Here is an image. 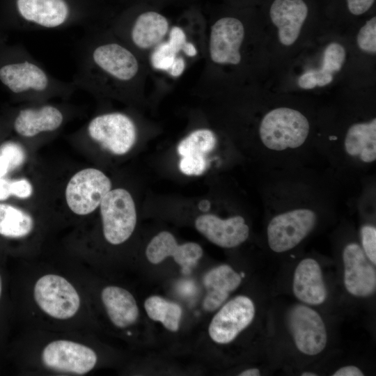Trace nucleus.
Segmentation results:
<instances>
[{
  "label": "nucleus",
  "instance_id": "1",
  "mask_svg": "<svg viewBox=\"0 0 376 376\" xmlns=\"http://www.w3.org/2000/svg\"><path fill=\"white\" fill-rule=\"evenodd\" d=\"M79 48L72 82L102 96L130 98L141 93L148 64L108 27L88 30Z\"/></svg>",
  "mask_w": 376,
  "mask_h": 376
},
{
  "label": "nucleus",
  "instance_id": "2",
  "mask_svg": "<svg viewBox=\"0 0 376 376\" xmlns=\"http://www.w3.org/2000/svg\"><path fill=\"white\" fill-rule=\"evenodd\" d=\"M161 10L146 3L135 2L107 27L148 63L150 54L166 39L171 26Z\"/></svg>",
  "mask_w": 376,
  "mask_h": 376
},
{
  "label": "nucleus",
  "instance_id": "3",
  "mask_svg": "<svg viewBox=\"0 0 376 376\" xmlns=\"http://www.w3.org/2000/svg\"><path fill=\"white\" fill-rule=\"evenodd\" d=\"M204 52L205 68L213 66L238 65L242 55L241 49L245 39V25L235 13H224L206 22Z\"/></svg>",
  "mask_w": 376,
  "mask_h": 376
},
{
  "label": "nucleus",
  "instance_id": "4",
  "mask_svg": "<svg viewBox=\"0 0 376 376\" xmlns=\"http://www.w3.org/2000/svg\"><path fill=\"white\" fill-rule=\"evenodd\" d=\"M309 123L299 111L279 107L263 118L259 135L263 145L273 150H284L301 146L309 133Z\"/></svg>",
  "mask_w": 376,
  "mask_h": 376
},
{
  "label": "nucleus",
  "instance_id": "5",
  "mask_svg": "<svg viewBox=\"0 0 376 376\" xmlns=\"http://www.w3.org/2000/svg\"><path fill=\"white\" fill-rule=\"evenodd\" d=\"M102 230L106 240L113 245L127 240L136 224L135 203L128 191L111 189L100 204Z\"/></svg>",
  "mask_w": 376,
  "mask_h": 376
},
{
  "label": "nucleus",
  "instance_id": "6",
  "mask_svg": "<svg viewBox=\"0 0 376 376\" xmlns=\"http://www.w3.org/2000/svg\"><path fill=\"white\" fill-rule=\"evenodd\" d=\"M86 133L104 149L121 155L134 146L137 138V127L128 114L113 111L93 118L86 127Z\"/></svg>",
  "mask_w": 376,
  "mask_h": 376
},
{
  "label": "nucleus",
  "instance_id": "7",
  "mask_svg": "<svg viewBox=\"0 0 376 376\" xmlns=\"http://www.w3.org/2000/svg\"><path fill=\"white\" fill-rule=\"evenodd\" d=\"M33 297L45 313L58 320L72 318L80 307V297L75 287L57 274H45L38 279Z\"/></svg>",
  "mask_w": 376,
  "mask_h": 376
},
{
  "label": "nucleus",
  "instance_id": "8",
  "mask_svg": "<svg viewBox=\"0 0 376 376\" xmlns=\"http://www.w3.org/2000/svg\"><path fill=\"white\" fill-rule=\"evenodd\" d=\"M110 179L100 170L88 168L78 171L69 180L65 199L69 208L76 214L93 212L111 190Z\"/></svg>",
  "mask_w": 376,
  "mask_h": 376
},
{
  "label": "nucleus",
  "instance_id": "9",
  "mask_svg": "<svg viewBox=\"0 0 376 376\" xmlns=\"http://www.w3.org/2000/svg\"><path fill=\"white\" fill-rule=\"evenodd\" d=\"M316 221L315 213L306 208L296 209L275 216L267 229L270 249L276 253L293 249L313 230Z\"/></svg>",
  "mask_w": 376,
  "mask_h": 376
},
{
  "label": "nucleus",
  "instance_id": "10",
  "mask_svg": "<svg viewBox=\"0 0 376 376\" xmlns=\"http://www.w3.org/2000/svg\"><path fill=\"white\" fill-rule=\"evenodd\" d=\"M41 358L49 369L77 375L88 373L97 361L93 350L68 340H56L47 344L42 350Z\"/></svg>",
  "mask_w": 376,
  "mask_h": 376
},
{
  "label": "nucleus",
  "instance_id": "11",
  "mask_svg": "<svg viewBox=\"0 0 376 376\" xmlns=\"http://www.w3.org/2000/svg\"><path fill=\"white\" fill-rule=\"evenodd\" d=\"M255 311L250 298L244 295L235 297L224 305L212 319L208 328L210 338L219 344L230 343L251 324Z\"/></svg>",
  "mask_w": 376,
  "mask_h": 376
},
{
  "label": "nucleus",
  "instance_id": "12",
  "mask_svg": "<svg viewBox=\"0 0 376 376\" xmlns=\"http://www.w3.org/2000/svg\"><path fill=\"white\" fill-rule=\"evenodd\" d=\"M15 5L19 17L30 29H59L75 19L68 0H16Z\"/></svg>",
  "mask_w": 376,
  "mask_h": 376
},
{
  "label": "nucleus",
  "instance_id": "13",
  "mask_svg": "<svg viewBox=\"0 0 376 376\" xmlns=\"http://www.w3.org/2000/svg\"><path fill=\"white\" fill-rule=\"evenodd\" d=\"M288 325L297 349L313 356L326 347L327 334L321 316L313 309L297 305L290 311Z\"/></svg>",
  "mask_w": 376,
  "mask_h": 376
},
{
  "label": "nucleus",
  "instance_id": "14",
  "mask_svg": "<svg viewBox=\"0 0 376 376\" xmlns=\"http://www.w3.org/2000/svg\"><path fill=\"white\" fill-rule=\"evenodd\" d=\"M344 284L356 297H368L376 288V272L363 249L356 243L347 244L343 252Z\"/></svg>",
  "mask_w": 376,
  "mask_h": 376
},
{
  "label": "nucleus",
  "instance_id": "15",
  "mask_svg": "<svg viewBox=\"0 0 376 376\" xmlns=\"http://www.w3.org/2000/svg\"><path fill=\"white\" fill-rule=\"evenodd\" d=\"M203 253L202 247L195 242L178 244L175 237L168 231L156 235L146 247V256L152 264H159L168 257H173L185 274H189Z\"/></svg>",
  "mask_w": 376,
  "mask_h": 376
},
{
  "label": "nucleus",
  "instance_id": "16",
  "mask_svg": "<svg viewBox=\"0 0 376 376\" xmlns=\"http://www.w3.org/2000/svg\"><path fill=\"white\" fill-rule=\"evenodd\" d=\"M310 11L308 0H271L268 15L281 44L290 46L296 42Z\"/></svg>",
  "mask_w": 376,
  "mask_h": 376
},
{
  "label": "nucleus",
  "instance_id": "17",
  "mask_svg": "<svg viewBox=\"0 0 376 376\" xmlns=\"http://www.w3.org/2000/svg\"><path fill=\"white\" fill-rule=\"evenodd\" d=\"M196 230L214 244L223 248H233L245 242L249 228L241 216L226 219L206 214L195 220Z\"/></svg>",
  "mask_w": 376,
  "mask_h": 376
},
{
  "label": "nucleus",
  "instance_id": "18",
  "mask_svg": "<svg viewBox=\"0 0 376 376\" xmlns=\"http://www.w3.org/2000/svg\"><path fill=\"white\" fill-rule=\"evenodd\" d=\"M65 115L58 107L42 104L22 109L13 122L15 131L26 138L58 130L63 124Z\"/></svg>",
  "mask_w": 376,
  "mask_h": 376
},
{
  "label": "nucleus",
  "instance_id": "19",
  "mask_svg": "<svg viewBox=\"0 0 376 376\" xmlns=\"http://www.w3.org/2000/svg\"><path fill=\"white\" fill-rule=\"evenodd\" d=\"M293 292L300 301L310 305H320L327 297L322 272L318 263L305 258L297 266L293 277Z\"/></svg>",
  "mask_w": 376,
  "mask_h": 376
},
{
  "label": "nucleus",
  "instance_id": "20",
  "mask_svg": "<svg viewBox=\"0 0 376 376\" xmlns=\"http://www.w3.org/2000/svg\"><path fill=\"white\" fill-rule=\"evenodd\" d=\"M242 277L230 266L219 265L207 272L203 278L207 293L203 306L206 311H214L226 300L229 294L240 285Z\"/></svg>",
  "mask_w": 376,
  "mask_h": 376
},
{
  "label": "nucleus",
  "instance_id": "21",
  "mask_svg": "<svg viewBox=\"0 0 376 376\" xmlns=\"http://www.w3.org/2000/svg\"><path fill=\"white\" fill-rule=\"evenodd\" d=\"M101 298L111 322L125 328L136 322L139 308L133 295L126 289L109 285L102 290Z\"/></svg>",
  "mask_w": 376,
  "mask_h": 376
},
{
  "label": "nucleus",
  "instance_id": "22",
  "mask_svg": "<svg viewBox=\"0 0 376 376\" xmlns=\"http://www.w3.org/2000/svg\"><path fill=\"white\" fill-rule=\"evenodd\" d=\"M344 147L348 155L358 157L365 163L373 162L376 159V119L351 125L345 137Z\"/></svg>",
  "mask_w": 376,
  "mask_h": 376
},
{
  "label": "nucleus",
  "instance_id": "23",
  "mask_svg": "<svg viewBox=\"0 0 376 376\" xmlns=\"http://www.w3.org/2000/svg\"><path fill=\"white\" fill-rule=\"evenodd\" d=\"M34 222L26 212L15 206L0 203V235L10 238H22L33 230Z\"/></svg>",
  "mask_w": 376,
  "mask_h": 376
},
{
  "label": "nucleus",
  "instance_id": "24",
  "mask_svg": "<svg viewBox=\"0 0 376 376\" xmlns=\"http://www.w3.org/2000/svg\"><path fill=\"white\" fill-rule=\"evenodd\" d=\"M144 308L151 320L160 322L171 331L178 330L182 311L178 304L152 295L146 299Z\"/></svg>",
  "mask_w": 376,
  "mask_h": 376
},
{
  "label": "nucleus",
  "instance_id": "25",
  "mask_svg": "<svg viewBox=\"0 0 376 376\" xmlns=\"http://www.w3.org/2000/svg\"><path fill=\"white\" fill-rule=\"evenodd\" d=\"M216 143V136L211 130L199 128L180 141L177 151L181 157H205V155L214 148Z\"/></svg>",
  "mask_w": 376,
  "mask_h": 376
},
{
  "label": "nucleus",
  "instance_id": "26",
  "mask_svg": "<svg viewBox=\"0 0 376 376\" xmlns=\"http://www.w3.org/2000/svg\"><path fill=\"white\" fill-rule=\"evenodd\" d=\"M178 56L165 40L150 54L148 63L153 70L167 73Z\"/></svg>",
  "mask_w": 376,
  "mask_h": 376
},
{
  "label": "nucleus",
  "instance_id": "27",
  "mask_svg": "<svg viewBox=\"0 0 376 376\" xmlns=\"http://www.w3.org/2000/svg\"><path fill=\"white\" fill-rule=\"evenodd\" d=\"M345 49L339 43L332 42L325 49L320 69L333 75L340 71L345 61Z\"/></svg>",
  "mask_w": 376,
  "mask_h": 376
},
{
  "label": "nucleus",
  "instance_id": "28",
  "mask_svg": "<svg viewBox=\"0 0 376 376\" xmlns=\"http://www.w3.org/2000/svg\"><path fill=\"white\" fill-rule=\"evenodd\" d=\"M357 42L359 47L363 52H376V17L373 16L366 22L360 29Z\"/></svg>",
  "mask_w": 376,
  "mask_h": 376
},
{
  "label": "nucleus",
  "instance_id": "29",
  "mask_svg": "<svg viewBox=\"0 0 376 376\" xmlns=\"http://www.w3.org/2000/svg\"><path fill=\"white\" fill-rule=\"evenodd\" d=\"M0 155L7 161L10 171L21 166L25 160V152L20 144L6 141L0 146Z\"/></svg>",
  "mask_w": 376,
  "mask_h": 376
},
{
  "label": "nucleus",
  "instance_id": "30",
  "mask_svg": "<svg viewBox=\"0 0 376 376\" xmlns=\"http://www.w3.org/2000/svg\"><path fill=\"white\" fill-rule=\"evenodd\" d=\"M363 251L368 260L376 264V228L370 225H365L361 229Z\"/></svg>",
  "mask_w": 376,
  "mask_h": 376
},
{
  "label": "nucleus",
  "instance_id": "31",
  "mask_svg": "<svg viewBox=\"0 0 376 376\" xmlns=\"http://www.w3.org/2000/svg\"><path fill=\"white\" fill-rule=\"evenodd\" d=\"M181 157L179 169L182 173L187 175H200L205 171L207 166L205 157L191 156Z\"/></svg>",
  "mask_w": 376,
  "mask_h": 376
},
{
  "label": "nucleus",
  "instance_id": "32",
  "mask_svg": "<svg viewBox=\"0 0 376 376\" xmlns=\"http://www.w3.org/2000/svg\"><path fill=\"white\" fill-rule=\"evenodd\" d=\"M375 0H344L345 9L353 16H360L368 12Z\"/></svg>",
  "mask_w": 376,
  "mask_h": 376
},
{
  "label": "nucleus",
  "instance_id": "33",
  "mask_svg": "<svg viewBox=\"0 0 376 376\" xmlns=\"http://www.w3.org/2000/svg\"><path fill=\"white\" fill-rule=\"evenodd\" d=\"M12 195L20 198H26L31 196L33 187L26 179L11 181Z\"/></svg>",
  "mask_w": 376,
  "mask_h": 376
},
{
  "label": "nucleus",
  "instance_id": "34",
  "mask_svg": "<svg viewBox=\"0 0 376 376\" xmlns=\"http://www.w3.org/2000/svg\"><path fill=\"white\" fill-rule=\"evenodd\" d=\"M298 85L304 89H311L318 86L317 78L314 70H308L298 79Z\"/></svg>",
  "mask_w": 376,
  "mask_h": 376
},
{
  "label": "nucleus",
  "instance_id": "35",
  "mask_svg": "<svg viewBox=\"0 0 376 376\" xmlns=\"http://www.w3.org/2000/svg\"><path fill=\"white\" fill-rule=\"evenodd\" d=\"M187 64L185 57L182 55L178 56L168 71V75L175 78L180 77L185 70Z\"/></svg>",
  "mask_w": 376,
  "mask_h": 376
},
{
  "label": "nucleus",
  "instance_id": "36",
  "mask_svg": "<svg viewBox=\"0 0 376 376\" xmlns=\"http://www.w3.org/2000/svg\"><path fill=\"white\" fill-rule=\"evenodd\" d=\"M333 376H363V372L354 366H347L337 370Z\"/></svg>",
  "mask_w": 376,
  "mask_h": 376
},
{
  "label": "nucleus",
  "instance_id": "37",
  "mask_svg": "<svg viewBox=\"0 0 376 376\" xmlns=\"http://www.w3.org/2000/svg\"><path fill=\"white\" fill-rule=\"evenodd\" d=\"M192 0H135V2L146 3L162 8L166 5L189 3Z\"/></svg>",
  "mask_w": 376,
  "mask_h": 376
},
{
  "label": "nucleus",
  "instance_id": "38",
  "mask_svg": "<svg viewBox=\"0 0 376 376\" xmlns=\"http://www.w3.org/2000/svg\"><path fill=\"white\" fill-rule=\"evenodd\" d=\"M11 195V181L0 178V201L6 200Z\"/></svg>",
  "mask_w": 376,
  "mask_h": 376
},
{
  "label": "nucleus",
  "instance_id": "39",
  "mask_svg": "<svg viewBox=\"0 0 376 376\" xmlns=\"http://www.w3.org/2000/svg\"><path fill=\"white\" fill-rule=\"evenodd\" d=\"M8 171H10L8 163L0 155V178H3Z\"/></svg>",
  "mask_w": 376,
  "mask_h": 376
},
{
  "label": "nucleus",
  "instance_id": "40",
  "mask_svg": "<svg viewBox=\"0 0 376 376\" xmlns=\"http://www.w3.org/2000/svg\"><path fill=\"white\" fill-rule=\"evenodd\" d=\"M260 375V372L258 368H249L239 374L240 376H258Z\"/></svg>",
  "mask_w": 376,
  "mask_h": 376
},
{
  "label": "nucleus",
  "instance_id": "41",
  "mask_svg": "<svg viewBox=\"0 0 376 376\" xmlns=\"http://www.w3.org/2000/svg\"><path fill=\"white\" fill-rule=\"evenodd\" d=\"M229 2L233 3V4H237V5H242L245 4L247 3V1L251 0H228Z\"/></svg>",
  "mask_w": 376,
  "mask_h": 376
},
{
  "label": "nucleus",
  "instance_id": "42",
  "mask_svg": "<svg viewBox=\"0 0 376 376\" xmlns=\"http://www.w3.org/2000/svg\"><path fill=\"white\" fill-rule=\"evenodd\" d=\"M302 376H316L317 374L311 372H304L301 374Z\"/></svg>",
  "mask_w": 376,
  "mask_h": 376
},
{
  "label": "nucleus",
  "instance_id": "43",
  "mask_svg": "<svg viewBox=\"0 0 376 376\" xmlns=\"http://www.w3.org/2000/svg\"><path fill=\"white\" fill-rule=\"evenodd\" d=\"M1 292H2V281H1V278L0 276V297L1 296Z\"/></svg>",
  "mask_w": 376,
  "mask_h": 376
}]
</instances>
